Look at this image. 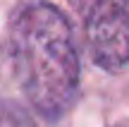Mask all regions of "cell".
Returning a JSON list of instances; mask_svg holds the SVG:
<instances>
[{"mask_svg":"<svg viewBox=\"0 0 129 127\" xmlns=\"http://www.w3.org/2000/svg\"><path fill=\"white\" fill-rule=\"evenodd\" d=\"M10 65L19 89L38 115L60 120L79 96V50L57 7L31 3L10 27Z\"/></svg>","mask_w":129,"mask_h":127,"instance_id":"6da1fadb","label":"cell"},{"mask_svg":"<svg viewBox=\"0 0 129 127\" xmlns=\"http://www.w3.org/2000/svg\"><path fill=\"white\" fill-rule=\"evenodd\" d=\"M0 127H36L26 108L7 98H0Z\"/></svg>","mask_w":129,"mask_h":127,"instance_id":"3957f363","label":"cell"},{"mask_svg":"<svg viewBox=\"0 0 129 127\" xmlns=\"http://www.w3.org/2000/svg\"><path fill=\"white\" fill-rule=\"evenodd\" d=\"M84 19L88 50L96 65L120 72L129 65V0H69Z\"/></svg>","mask_w":129,"mask_h":127,"instance_id":"7a4b0ae2","label":"cell"},{"mask_svg":"<svg viewBox=\"0 0 129 127\" xmlns=\"http://www.w3.org/2000/svg\"><path fill=\"white\" fill-rule=\"evenodd\" d=\"M115 127H129V122H120V125H115Z\"/></svg>","mask_w":129,"mask_h":127,"instance_id":"277c9868","label":"cell"}]
</instances>
